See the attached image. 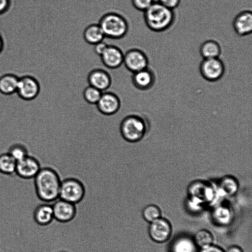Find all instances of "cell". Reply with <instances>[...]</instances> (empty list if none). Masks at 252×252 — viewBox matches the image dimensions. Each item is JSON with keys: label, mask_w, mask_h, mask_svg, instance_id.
<instances>
[{"label": "cell", "mask_w": 252, "mask_h": 252, "mask_svg": "<svg viewBox=\"0 0 252 252\" xmlns=\"http://www.w3.org/2000/svg\"><path fill=\"white\" fill-rule=\"evenodd\" d=\"M66 178L79 180L84 194L76 203L92 228L100 249L124 252L119 195L114 170L107 153H88L75 160Z\"/></svg>", "instance_id": "6da1fadb"}, {"label": "cell", "mask_w": 252, "mask_h": 252, "mask_svg": "<svg viewBox=\"0 0 252 252\" xmlns=\"http://www.w3.org/2000/svg\"><path fill=\"white\" fill-rule=\"evenodd\" d=\"M33 180L35 193L39 200L53 203L59 198L61 180L54 169L42 166Z\"/></svg>", "instance_id": "7a4b0ae2"}, {"label": "cell", "mask_w": 252, "mask_h": 252, "mask_svg": "<svg viewBox=\"0 0 252 252\" xmlns=\"http://www.w3.org/2000/svg\"><path fill=\"white\" fill-rule=\"evenodd\" d=\"M144 13V20L150 30L160 32L169 29L173 24L175 15L173 10L154 1Z\"/></svg>", "instance_id": "3957f363"}, {"label": "cell", "mask_w": 252, "mask_h": 252, "mask_svg": "<svg viewBox=\"0 0 252 252\" xmlns=\"http://www.w3.org/2000/svg\"><path fill=\"white\" fill-rule=\"evenodd\" d=\"M149 126L145 117L139 111L123 119L120 125V132L127 141L137 142L147 134Z\"/></svg>", "instance_id": "277c9868"}, {"label": "cell", "mask_w": 252, "mask_h": 252, "mask_svg": "<svg viewBox=\"0 0 252 252\" xmlns=\"http://www.w3.org/2000/svg\"><path fill=\"white\" fill-rule=\"evenodd\" d=\"M98 24L105 37L112 39H122L129 30V24L126 19L115 11H109L102 15Z\"/></svg>", "instance_id": "5b68a950"}, {"label": "cell", "mask_w": 252, "mask_h": 252, "mask_svg": "<svg viewBox=\"0 0 252 252\" xmlns=\"http://www.w3.org/2000/svg\"><path fill=\"white\" fill-rule=\"evenodd\" d=\"M190 203L193 210H198L202 205L213 201L215 193L213 188L208 184L197 182L191 184L188 190Z\"/></svg>", "instance_id": "8992f818"}, {"label": "cell", "mask_w": 252, "mask_h": 252, "mask_svg": "<svg viewBox=\"0 0 252 252\" xmlns=\"http://www.w3.org/2000/svg\"><path fill=\"white\" fill-rule=\"evenodd\" d=\"M84 192V186L79 180L66 178L61 181L59 198L75 204L81 200Z\"/></svg>", "instance_id": "52a82bcc"}, {"label": "cell", "mask_w": 252, "mask_h": 252, "mask_svg": "<svg viewBox=\"0 0 252 252\" xmlns=\"http://www.w3.org/2000/svg\"><path fill=\"white\" fill-rule=\"evenodd\" d=\"M41 91L38 80L33 76L26 74L19 77L16 94L22 99L32 101L36 98Z\"/></svg>", "instance_id": "ba28073f"}, {"label": "cell", "mask_w": 252, "mask_h": 252, "mask_svg": "<svg viewBox=\"0 0 252 252\" xmlns=\"http://www.w3.org/2000/svg\"><path fill=\"white\" fill-rule=\"evenodd\" d=\"M225 65L220 58L203 59L199 65V71L202 77L209 82L220 80L225 73Z\"/></svg>", "instance_id": "9c48e42d"}, {"label": "cell", "mask_w": 252, "mask_h": 252, "mask_svg": "<svg viewBox=\"0 0 252 252\" xmlns=\"http://www.w3.org/2000/svg\"><path fill=\"white\" fill-rule=\"evenodd\" d=\"M148 235L152 241L156 243H164L171 236L172 226L169 221L160 217L149 223Z\"/></svg>", "instance_id": "30bf717a"}, {"label": "cell", "mask_w": 252, "mask_h": 252, "mask_svg": "<svg viewBox=\"0 0 252 252\" xmlns=\"http://www.w3.org/2000/svg\"><path fill=\"white\" fill-rule=\"evenodd\" d=\"M41 168V164L38 158L29 154L17 161L15 174L23 179H33Z\"/></svg>", "instance_id": "8fae6325"}, {"label": "cell", "mask_w": 252, "mask_h": 252, "mask_svg": "<svg viewBox=\"0 0 252 252\" xmlns=\"http://www.w3.org/2000/svg\"><path fill=\"white\" fill-rule=\"evenodd\" d=\"M123 64L133 73L148 67L149 59L142 50L132 48L124 53Z\"/></svg>", "instance_id": "7c38bea8"}, {"label": "cell", "mask_w": 252, "mask_h": 252, "mask_svg": "<svg viewBox=\"0 0 252 252\" xmlns=\"http://www.w3.org/2000/svg\"><path fill=\"white\" fill-rule=\"evenodd\" d=\"M121 103L119 95L114 92L107 90L102 92L95 105L101 113L110 115L115 114L119 110Z\"/></svg>", "instance_id": "4fadbf2b"}, {"label": "cell", "mask_w": 252, "mask_h": 252, "mask_svg": "<svg viewBox=\"0 0 252 252\" xmlns=\"http://www.w3.org/2000/svg\"><path fill=\"white\" fill-rule=\"evenodd\" d=\"M124 53L118 46L108 44L103 53L100 56L101 61L107 68L114 69L123 64Z\"/></svg>", "instance_id": "5bb4252c"}, {"label": "cell", "mask_w": 252, "mask_h": 252, "mask_svg": "<svg viewBox=\"0 0 252 252\" xmlns=\"http://www.w3.org/2000/svg\"><path fill=\"white\" fill-rule=\"evenodd\" d=\"M87 81L90 86L102 92L107 91L112 84L110 74L106 70L100 68L91 70L88 75Z\"/></svg>", "instance_id": "9a60e30c"}, {"label": "cell", "mask_w": 252, "mask_h": 252, "mask_svg": "<svg viewBox=\"0 0 252 252\" xmlns=\"http://www.w3.org/2000/svg\"><path fill=\"white\" fill-rule=\"evenodd\" d=\"M155 81V74L149 66L133 73L131 76L133 86L141 91H146L151 89L154 85Z\"/></svg>", "instance_id": "2e32d148"}, {"label": "cell", "mask_w": 252, "mask_h": 252, "mask_svg": "<svg viewBox=\"0 0 252 252\" xmlns=\"http://www.w3.org/2000/svg\"><path fill=\"white\" fill-rule=\"evenodd\" d=\"M232 26L235 33L240 36L250 34L252 32V11L245 10L237 14L233 20Z\"/></svg>", "instance_id": "e0dca14e"}, {"label": "cell", "mask_w": 252, "mask_h": 252, "mask_svg": "<svg viewBox=\"0 0 252 252\" xmlns=\"http://www.w3.org/2000/svg\"><path fill=\"white\" fill-rule=\"evenodd\" d=\"M54 218L61 221H67L75 215L74 204L60 198L56 200L52 204Z\"/></svg>", "instance_id": "ac0fdd59"}, {"label": "cell", "mask_w": 252, "mask_h": 252, "mask_svg": "<svg viewBox=\"0 0 252 252\" xmlns=\"http://www.w3.org/2000/svg\"><path fill=\"white\" fill-rule=\"evenodd\" d=\"M53 203L42 202L36 206L32 216L34 221L36 225L45 226L53 220L54 218L52 207Z\"/></svg>", "instance_id": "d6986e66"}, {"label": "cell", "mask_w": 252, "mask_h": 252, "mask_svg": "<svg viewBox=\"0 0 252 252\" xmlns=\"http://www.w3.org/2000/svg\"><path fill=\"white\" fill-rule=\"evenodd\" d=\"M19 76L7 73L0 76V93L10 95L16 93Z\"/></svg>", "instance_id": "ffe728a7"}, {"label": "cell", "mask_w": 252, "mask_h": 252, "mask_svg": "<svg viewBox=\"0 0 252 252\" xmlns=\"http://www.w3.org/2000/svg\"><path fill=\"white\" fill-rule=\"evenodd\" d=\"M83 36L86 42L92 45L103 41L105 38L98 23L88 25L84 30Z\"/></svg>", "instance_id": "44dd1931"}, {"label": "cell", "mask_w": 252, "mask_h": 252, "mask_svg": "<svg viewBox=\"0 0 252 252\" xmlns=\"http://www.w3.org/2000/svg\"><path fill=\"white\" fill-rule=\"evenodd\" d=\"M199 53L203 59L218 58L221 54V47L218 41L209 39L201 44Z\"/></svg>", "instance_id": "7402d4cb"}, {"label": "cell", "mask_w": 252, "mask_h": 252, "mask_svg": "<svg viewBox=\"0 0 252 252\" xmlns=\"http://www.w3.org/2000/svg\"><path fill=\"white\" fill-rule=\"evenodd\" d=\"M213 220L220 225H226L230 223L232 219V213L230 209L224 205L216 206L212 211Z\"/></svg>", "instance_id": "603a6c76"}, {"label": "cell", "mask_w": 252, "mask_h": 252, "mask_svg": "<svg viewBox=\"0 0 252 252\" xmlns=\"http://www.w3.org/2000/svg\"><path fill=\"white\" fill-rule=\"evenodd\" d=\"M17 161L8 152L0 154V173L5 175L15 174Z\"/></svg>", "instance_id": "cb8c5ba5"}, {"label": "cell", "mask_w": 252, "mask_h": 252, "mask_svg": "<svg viewBox=\"0 0 252 252\" xmlns=\"http://www.w3.org/2000/svg\"><path fill=\"white\" fill-rule=\"evenodd\" d=\"M237 180L233 177H223L219 183L220 191L225 196H231L237 191L238 185Z\"/></svg>", "instance_id": "d4e9b609"}, {"label": "cell", "mask_w": 252, "mask_h": 252, "mask_svg": "<svg viewBox=\"0 0 252 252\" xmlns=\"http://www.w3.org/2000/svg\"><path fill=\"white\" fill-rule=\"evenodd\" d=\"M196 245L193 240L187 237L176 240L172 245V252H195Z\"/></svg>", "instance_id": "484cf974"}, {"label": "cell", "mask_w": 252, "mask_h": 252, "mask_svg": "<svg viewBox=\"0 0 252 252\" xmlns=\"http://www.w3.org/2000/svg\"><path fill=\"white\" fill-rule=\"evenodd\" d=\"M193 241L196 246L202 249L212 244L213 236L209 231L201 229L195 234Z\"/></svg>", "instance_id": "4316f807"}, {"label": "cell", "mask_w": 252, "mask_h": 252, "mask_svg": "<svg viewBox=\"0 0 252 252\" xmlns=\"http://www.w3.org/2000/svg\"><path fill=\"white\" fill-rule=\"evenodd\" d=\"M7 152L17 161L30 154L27 146L20 142L15 143L11 145Z\"/></svg>", "instance_id": "83f0119b"}, {"label": "cell", "mask_w": 252, "mask_h": 252, "mask_svg": "<svg viewBox=\"0 0 252 252\" xmlns=\"http://www.w3.org/2000/svg\"><path fill=\"white\" fill-rule=\"evenodd\" d=\"M102 92L91 86H88L83 91L82 95L89 104L95 105L98 101Z\"/></svg>", "instance_id": "f1b7e54d"}, {"label": "cell", "mask_w": 252, "mask_h": 252, "mask_svg": "<svg viewBox=\"0 0 252 252\" xmlns=\"http://www.w3.org/2000/svg\"><path fill=\"white\" fill-rule=\"evenodd\" d=\"M142 215L144 220L149 223L161 217V211L156 205L149 204L144 207Z\"/></svg>", "instance_id": "f546056e"}, {"label": "cell", "mask_w": 252, "mask_h": 252, "mask_svg": "<svg viewBox=\"0 0 252 252\" xmlns=\"http://www.w3.org/2000/svg\"><path fill=\"white\" fill-rule=\"evenodd\" d=\"M154 0H130L131 5L136 10L145 12L152 5Z\"/></svg>", "instance_id": "4dcf8cb0"}, {"label": "cell", "mask_w": 252, "mask_h": 252, "mask_svg": "<svg viewBox=\"0 0 252 252\" xmlns=\"http://www.w3.org/2000/svg\"><path fill=\"white\" fill-rule=\"evenodd\" d=\"M13 7L12 0H0V16L7 13Z\"/></svg>", "instance_id": "1f68e13d"}, {"label": "cell", "mask_w": 252, "mask_h": 252, "mask_svg": "<svg viewBox=\"0 0 252 252\" xmlns=\"http://www.w3.org/2000/svg\"><path fill=\"white\" fill-rule=\"evenodd\" d=\"M158 1L165 7L174 10L179 6L181 0H158Z\"/></svg>", "instance_id": "d6a6232c"}, {"label": "cell", "mask_w": 252, "mask_h": 252, "mask_svg": "<svg viewBox=\"0 0 252 252\" xmlns=\"http://www.w3.org/2000/svg\"><path fill=\"white\" fill-rule=\"evenodd\" d=\"M108 45L104 40L94 45V53L100 56L105 51Z\"/></svg>", "instance_id": "836d02e7"}, {"label": "cell", "mask_w": 252, "mask_h": 252, "mask_svg": "<svg viewBox=\"0 0 252 252\" xmlns=\"http://www.w3.org/2000/svg\"><path fill=\"white\" fill-rule=\"evenodd\" d=\"M199 252H225L221 248L213 244L200 249Z\"/></svg>", "instance_id": "e575fe53"}, {"label": "cell", "mask_w": 252, "mask_h": 252, "mask_svg": "<svg viewBox=\"0 0 252 252\" xmlns=\"http://www.w3.org/2000/svg\"><path fill=\"white\" fill-rule=\"evenodd\" d=\"M225 252H243L242 249L236 245H233L229 248L226 250V251Z\"/></svg>", "instance_id": "d590c367"}, {"label": "cell", "mask_w": 252, "mask_h": 252, "mask_svg": "<svg viewBox=\"0 0 252 252\" xmlns=\"http://www.w3.org/2000/svg\"><path fill=\"white\" fill-rule=\"evenodd\" d=\"M5 40L2 34L0 32V55L2 54L5 48Z\"/></svg>", "instance_id": "8d00e7d4"}]
</instances>
